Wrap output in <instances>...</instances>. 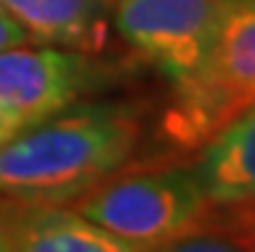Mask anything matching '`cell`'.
<instances>
[{
	"label": "cell",
	"mask_w": 255,
	"mask_h": 252,
	"mask_svg": "<svg viewBox=\"0 0 255 252\" xmlns=\"http://www.w3.org/2000/svg\"><path fill=\"white\" fill-rule=\"evenodd\" d=\"M139 139L137 108L72 103L0 147V201L70 203L122 172Z\"/></svg>",
	"instance_id": "cell-1"
},
{
	"label": "cell",
	"mask_w": 255,
	"mask_h": 252,
	"mask_svg": "<svg viewBox=\"0 0 255 252\" xmlns=\"http://www.w3.org/2000/svg\"><path fill=\"white\" fill-rule=\"evenodd\" d=\"M173 93L157 139L173 155H199L224 126L255 106V0H224L204 62Z\"/></svg>",
	"instance_id": "cell-2"
},
{
	"label": "cell",
	"mask_w": 255,
	"mask_h": 252,
	"mask_svg": "<svg viewBox=\"0 0 255 252\" xmlns=\"http://www.w3.org/2000/svg\"><path fill=\"white\" fill-rule=\"evenodd\" d=\"M72 203V209L85 219L131 242L142 252L196 232L209 209L193 168H157L134 175H111Z\"/></svg>",
	"instance_id": "cell-3"
},
{
	"label": "cell",
	"mask_w": 255,
	"mask_h": 252,
	"mask_svg": "<svg viewBox=\"0 0 255 252\" xmlns=\"http://www.w3.org/2000/svg\"><path fill=\"white\" fill-rule=\"evenodd\" d=\"M224 0H114V26L170 85L199 70Z\"/></svg>",
	"instance_id": "cell-4"
},
{
	"label": "cell",
	"mask_w": 255,
	"mask_h": 252,
	"mask_svg": "<svg viewBox=\"0 0 255 252\" xmlns=\"http://www.w3.org/2000/svg\"><path fill=\"white\" fill-rule=\"evenodd\" d=\"M93 85V62L85 52L26 44L0 49V106L39 124L78 103Z\"/></svg>",
	"instance_id": "cell-5"
},
{
	"label": "cell",
	"mask_w": 255,
	"mask_h": 252,
	"mask_svg": "<svg viewBox=\"0 0 255 252\" xmlns=\"http://www.w3.org/2000/svg\"><path fill=\"white\" fill-rule=\"evenodd\" d=\"M0 229L8 252H142L65 203H3Z\"/></svg>",
	"instance_id": "cell-6"
},
{
	"label": "cell",
	"mask_w": 255,
	"mask_h": 252,
	"mask_svg": "<svg viewBox=\"0 0 255 252\" xmlns=\"http://www.w3.org/2000/svg\"><path fill=\"white\" fill-rule=\"evenodd\" d=\"M0 10L47 47L88 54L106 44V0H0Z\"/></svg>",
	"instance_id": "cell-7"
},
{
	"label": "cell",
	"mask_w": 255,
	"mask_h": 252,
	"mask_svg": "<svg viewBox=\"0 0 255 252\" xmlns=\"http://www.w3.org/2000/svg\"><path fill=\"white\" fill-rule=\"evenodd\" d=\"M193 172L209 203L255 198V106L240 113L204 147Z\"/></svg>",
	"instance_id": "cell-8"
},
{
	"label": "cell",
	"mask_w": 255,
	"mask_h": 252,
	"mask_svg": "<svg viewBox=\"0 0 255 252\" xmlns=\"http://www.w3.org/2000/svg\"><path fill=\"white\" fill-rule=\"evenodd\" d=\"M206 229L237 240L248 252H255V198L237 203H212Z\"/></svg>",
	"instance_id": "cell-9"
},
{
	"label": "cell",
	"mask_w": 255,
	"mask_h": 252,
	"mask_svg": "<svg viewBox=\"0 0 255 252\" xmlns=\"http://www.w3.org/2000/svg\"><path fill=\"white\" fill-rule=\"evenodd\" d=\"M144 252H248L237 240L219 232H209V229H199V232H188L183 237L157 245L152 250Z\"/></svg>",
	"instance_id": "cell-10"
},
{
	"label": "cell",
	"mask_w": 255,
	"mask_h": 252,
	"mask_svg": "<svg viewBox=\"0 0 255 252\" xmlns=\"http://www.w3.org/2000/svg\"><path fill=\"white\" fill-rule=\"evenodd\" d=\"M26 41H31L28 34L5 10H0V49H10V47H18V44H26Z\"/></svg>",
	"instance_id": "cell-11"
},
{
	"label": "cell",
	"mask_w": 255,
	"mask_h": 252,
	"mask_svg": "<svg viewBox=\"0 0 255 252\" xmlns=\"http://www.w3.org/2000/svg\"><path fill=\"white\" fill-rule=\"evenodd\" d=\"M0 252H8V245H5V237H3V229H0Z\"/></svg>",
	"instance_id": "cell-12"
}]
</instances>
